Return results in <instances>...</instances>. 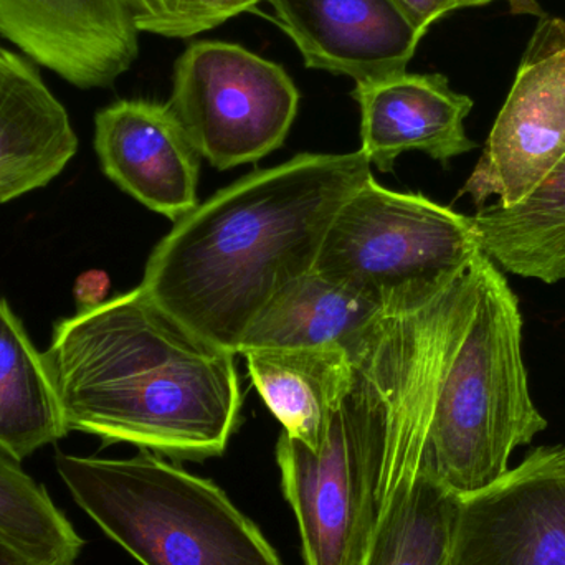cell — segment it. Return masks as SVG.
Instances as JSON below:
<instances>
[{
  "instance_id": "cell-1",
  "label": "cell",
  "mask_w": 565,
  "mask_h": 565,
  "mask_svg": "<svg viewBox=\"0 0 565 565\" xmlns=\"http://www.w3.org/2000/svg\"><path fill=\"white\" fill-rule=\"evenodd\" d=\"M66 430L159 457H221L241 425L235 354L182 324L141 286L78 308L45 351Z\"/></svg>"
},
{
  "instance_id": "cell-2",
  "label": "cell",
  "mask_w": 565,
  "mask_h": 565,
  "mask_svg": "<svg viewBox=\"0 0 565 565\" xmlns=\"http://www.w3.org/2000/svg\"><path fill=\"white\" fill-rule=\"evenodd\" d=\"M371 168L361 151L305 152L250 172L174 222L139 286L195 334L237 354L267 302L315 270L332 218Z\"/></svg>"
},
{
  "instance_id": "cell-3",
  "label": "cell",
  "mask_w": 565,
  "mask_h": 565,
  "mask_svg": "<svg viewBox=\"0 0 565 565\" xmlns=\"http://www.w3.org/2000/svg\"><path fill=\"white\" fill-rule=\"evenodd\" d=\"M546 428L531 397L520 302L483 254L473 318L438 388L424 471L471 497L503 478L514 450Z\"/></svg>"
},
{
  "instance_id": "cell-4",
  "label": "cell",
  "mask_w": 565,
  "mask_h": 565,
  "mask_svg": "<svg viewBox=\"0 0 565 565\" xmlns=\"http://www.w3.org/2000/svg\"><path fill=\"white\" fill-rule=\"evenodd\" d=\"M75 503L142 565H282L260 527L214 481L159 455H55Z\"/></svg>"
},
{
  "instance_id": "cell-5",
  "label": "cell",
  "mask_w": 565,
  "mask_h": 565,
  "mask_svg": "<svg viewBox=\"0 0 565 565\" xmlns=\"http://www.w3.org/2000/svg\"><path fill=\"white\" fill-rule=\"evenodd\" d=\"M481 254L471 217L371 175L332 218L315 270L394 311L430 301Z\"/></svg>"
},
{
  "instance_id": "cell-6",
  "label": "cell",
  "mask_w": 565,
  "mask_h": 565,
  "mask_svg": "<svg viewBox=\"0 0 565 565\" xmlns=\"http://www.w3.org/2000/svg\"><path fill=\"white\" fill-rule=\"evenodd\" d=\"M382 415L364 369L332 415L319 450L288 434L277 444L281 490L298 521L306 565H364L375 523Z\"/></svg>"
},
{
  "instance_id": "cell-7",
  "label": "cell",
  "mask_w": 565,
  "mask_h": 565,
  "mask_svg": "<svg viewBox=\"0 0 565 565\" xmlns=\"http://www.w3.org/2000/svg\"><path fill=\"white\" fill-rule=\"evenodd\" d=\"M168 103L201 158L228 171L281 148L299 92L277 63L237 43L202 40L175 62Z\"/></svg>"
},
{
  "instance_id": "cell-8",
  "label": "cell",
  "mask_w": 565,
  "mask_h": 565,
  "mask_svg": "<svg viewBox=\"0 0 565 565\" xmlns=\"http://www.w3.org/2000/svg\"><path fill=\"white\" fill-rule=\"evenodd\" d=\"M565 159V20L543 17L481 158L460 189L478 209L511 207L533 194Z\"/></svg>"
},
{
  "instance_id": "cell-9",
  "label": "cell",
  "mask_w": 565,
  "mask_h": 565,
  "mask_svg": "<svg viewBox=\"0 0 565 565\" xmlns=\"http://www.w3.org/2000/svg\"><path fill=\"white\" fill-rule=\"evenodd\" d=\"M450 565H565V444L461 498Z\"/></svg>"
},
{
  "instance_id": "cell-10",
  "label": "cell",
  "mask_w": 565,
  "mask_h": 565,
  "mask_svg": "<svg viewBox=\"0 0 565 565\" xmlns=\"http://www.w3.org/2000/svg\"><path fill=\"white\" fill-rule=\"evenodd\" d=\"M0 35L85 89L113 85L139 53L121 0H0Z\"/></svg>"
},
{
  "instance_id": "cell-11",
  "label": "cell",
  "mask_w": 565,
  "mask_h": 565,
  "mask_svg": "<svg viewBox=\"0 0 565 565\" xmlns=\"http://www.w3.org/2000/svg\"><path fill=\"white\" fill-rule=\"evenodd\" d=\"M103 172L126 194L175 222L198 207L201 154L169 103L119 99L95 118Z\"/></svg>"
},
{
  "instance_id": "cell-12",
  "label": "cell",
  "mask_w": 565,
  "mask_h": 565,
  "mask_svg": "<svg viewBox=\"0 0 565 565\" xmlns=\"http://www.w3.org/2000/svg\"><path fill=\"white\" fill-rule=\"evenodd\" d=\"M308 68L355 83L407 72L424 36L392 0H267Z\"/></svg>"
},
{
  "instance_id": "cell-13",
  "label": "cell",
  "mask_w": 565,
  "mask_h": 565,
  "mask_svg": "<svg viewBox=\"0 0 565 565\" xmlns=\"http://www.w3.org/2000/svg\"><path fill=\"white\" fill-rule=\"evenodd\" d=\"M352 98L361 109V149L381 172L394 169L398 156L420 151L447 166L477 148L465 121L470 96L455 92L440 73H395L355 83Z\"/></svg>"
},
{
  "instance_id": "cell-14",
  "label": "cell",
  "mask_w": 565,
  "mask_h": 565,
  "mask_svg": "<svg viewBox=\"0 0 565 565\" xmlns=\"http://www.w3.org/2000/svg\"><path fill=\"white\" fill-rule=\"evenodd\" d=\"M76 151L65 106L29 60L0 46V204L49 185Z\"/></svg>"
},
{
  "instance_id": "cell-15",
  "label": "cell",
  "mask_w": 565,
  "mask_h": 565,
  "mask_svg": "<svg viewBox=\"0 0 565 565\" xmlns=\"http://www.w3.org/2000/svg\"><path fill=\"white\" fill-rule=\"evenodd\" d=\"M384 309L312 270L280 289L258 312L237 354L262 349H339L352 359Z\"/></svg>"
},
{
  "instance_id": "cell-16",
  "label": "cell",
  "mask_w": 565,
  "mask_h": 565,
  "mask_svg": "<svg viewBox=\"0 0 565 565\" xmlns=\"http://www.w3.org/2000/svg\"><path fill=\"white\" fill-rule=\"evenodd\" d=\"M248 374L285 434L319 450L352 382L339 349H262L244 354Z\"/></svg>"
},
{
  "instance_id": "cell-17",
  "label": "cell",
  "mask_w": 565,
  "mask_h": 565,
  "mask_svg": "<svg viewBox=\"0 0 565 565\" xmlns=\"http://www.w3.org/2000/svg\"><path fill=\"white\" fill-rule=\"evenodd\" d=\"M66 435L45 352L0 298V454L22 463Z\"/></svg>"
},
{
  "instance_id": "cell-18",
  "label": "cell",
  "mask_w": 565,
  "mask_h": 565,
  "mask_svg": "<svg viewBox=\"0 0 565 565\" xmlns=\"http://www.w3.org/2000/svg\"><path fill=\"white\" fill-rule=\"evenodd\" d=\"M481 250L518 277L565 280V159L520 204H487L471 215Z\"/></svg>"
},
{
  "instance_id": "cell-19",
  "label": "cell",
  "mask_w": 565,
  "mask_h": 565,
  "mask_svg": "<svg viewBox=\"0 0 565 565\" xmlns=\"http://www.w3.org/2000/svg\"><path fill=\"white\" fill-rule=\"evenodd\" d=\"M461 497L422 470L375 514L364 565H450Z\"/></svg>"
},
{
  "instance_id": "cell-20",
  "label": "cell",
  "mask_w": 565,
  "mask_h": 565,
  "mask_svg": "<svg viewBox=\"0 0 565 565\" xmlns=\"http://www.w3.org/2000/svg\"><path fill=\"white\" fill-rule=\"evenodd\" d=\"M0 534L42 565H76L85 541L46 488L0 454Z\"/></svg>"
},
{
  "instance_id": "cell-21",
  "label": "cell",
  "mask_w": 565,
  "mask_h": 565,
  "mask_svg": "<svg viewBox=\"0 0 565 565\" xmlns=\"http://www.w3.org/2000/svg\"><path fill=\"white\" fill-rule=\"evenodd\" d=\"M139 33L192 39L267 0H121Z\"/></svg>"
},
{
  "instance_id": "cell-22",
  "label": "cell",
  "mask_w": 565,
  "mask_h": 565,
  "mask_svg": "<svg viewBox=\"0 0 565 565\" xmlns=\"http://www.w3.org/2000/svg\"><path fill=\"white\" fill-rule=\"evenodd\" d=\"M422 36L441 17L457 10V0H392Z\"/></svg>"
},
{
  "instance_id": "cell-23",
  "label": "cell",
  "mask_w": 565,
  "mask_h": 565,
  "mask_svg": "<svg viewBox=\"0 0 565 565\" xmlns=\"http://www.w3.org/2000/svg\"><path fill=\"white\" fill-rule=\"evenodd\" d=\"M86 282H79V308L96 306L105 301L108 295L109 280L103 271H92L85 275Z\"/></svg>"
},
{
  "instance_id": "cell-24",
  "label": "cell",
  "mask_w": 565,
  "mask_h": 565,
  "mask_svg": "<svg viewBox=\"0 0 565 565\" xmlns=\"http://www.w3.org/2000/svg\"><path fill=\"white\" fill-rule=\"evenodd\" d=\"M0 565H42L0 534Z\"/></svg>"
},
{
  "instance_id": "cell-25",
  "label": "cell",
  "mask_w": 565,
  "mask_h": 565,
  "mask_svg": "<svg viewBox=\"0 0 565 565\" xmlns=\"http://www.w3.org/2000/svg\"><path fill=\"white\" fill-rule=\"evenodd\" d=\"M493 2H497V0H457V10L468 9V7L487 6V3Z\"/></svg>"
}]
</instances>
